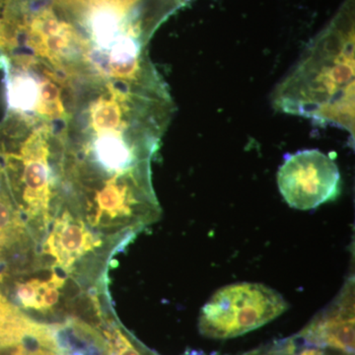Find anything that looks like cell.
I'll list each match as a JSON object with an SVG mask.
<instances>
[{
	"label": "cell",
	"mask_w": 355,
	"mask_h": 355,
	"mask_svg": "<svg viewBox=\"0 0 355 355\" xmlns=\"http://www.w3.org/2000/svg\"><path fill=\"white\" fill-rule=\"evenodd\" d=\"M51 121L62 207L107 242L128 244L160 216L151 161L173 112L157 72L91 69L62 86Z\"/></svg>",
	"instance_id": "6da1fadb"
},
{
	"label": "cell",
	"mask_w": 355,
	"mask_h": 355,
	"mask_svg": "<svg viewBox=\"0 0 355 355\" xmlns=\"http://www.w3.org/2000/svg\"><path fill=\"white\" fill-rule=\"evenodd\" d=\"M275 108L354 135V0H345L275 88Z\"/></svg>",
	"instance_id": "7a4b0ae2"
},
{
	"label": "cell",
	"mask_w": 355,
	"mask_h": 355,
	"mask_svg": "<svg viewBox=\"0 0 355 355\" xmlns=\"http://www.w3.org/2000/svg\"><path fill=\"white\" fill-rule=\"evenodd\" d=\"M188 0H23L88 50L146 48L156 29Z\"/></svg>",
	"instance_id": "3957f363"
},
{
	"label": "cell",
	"mask_w": 355,
	"mask_h": 355,
	"mask_svg": "<svg viewBox=\"0 0 355 355\" xmlns=\"http://www.w3.org/2000/svg\"><path fill=\"white\" fill-rule=\"evenodd\" d=\"M288 309L284 296L256 282H238L221 287L200 310L202 335L228 340L270 323Z\"/></svg>",
	"instance_id": "277c9868"
},
{
	"label": "cell",
	"mask_w": 355,
	"mask_h": 355,
	"mask_svg": "<svg viewBox=\"0 0 355 355\" xmlns=\"http://www.w3.org/2000/svg\"><path fill=\"white\" fill-rule=\"evenodd\" d=\"M340 184L338 165L317 149L289 154L277 173L280 193L294 209H314L335 200Z\"/></svg>",
	"instance_id": "5b68a950"
},
{
	"label": "cell",
	"mask_w": 355,
	"mask_h": 355,
	"mask_svg": "<svg viewBox=\"0 0 355 355\" xmlns=\"http://www.w3.org/2000/svg\"><path fill=\"white\" fill-rule=\"evenodd\" d=\"M309 347L354 354V284L349 280L335 300L297 336Z\"/></svg>",
	"instance_id": "8992f818"
},
{
	"label": "cell",
	"mask_w": 355,
	"mask_h": 355,
	"mask_svg": "<svg viewBox=\"0 0 355 355\" xmlns=\"http://www.w3.org/2000/svg\"><path fill=\"white\" fill-rule=\"evenodd\" d=\"M33 323L0 292V347L21 342Z\"/></svg>",
	"instance_id": "52a82bcc"
},
{
	"label": "cell",
	"mask_w": 355,
	"mask_h": 355,
	"mask_svg": "<svg viewBox=\"0 0 355 355\" xmlns=\"http://www.w3.org/2000/svg\"><path fill=\"white\" fill-rule=\"evenodd\" d=\"M294 352H295V350H294V352H292V354H294ZM294 355H327V354H324L323 350H321V349H317V347H306V349L301 350V352H299L298 354H296Z\"/></svg>",
	"instance_id": "ba28073f"
},
{
	"label": "cell",
	"mask_w": 355,
	"mask_h": 355,
	"mask_svg": "<svg viewBox=\"0 0 355 355\" xmlns=\"http://www.w3.org/2000/svg\"><path fill=\"white\" fill-rule=\"evenodd\" d=\"M186 355H203L202 352H196V350H193V352H188Z\"/></svg>",
	"instance_id": "9c48e42d"
}]
</instances>
